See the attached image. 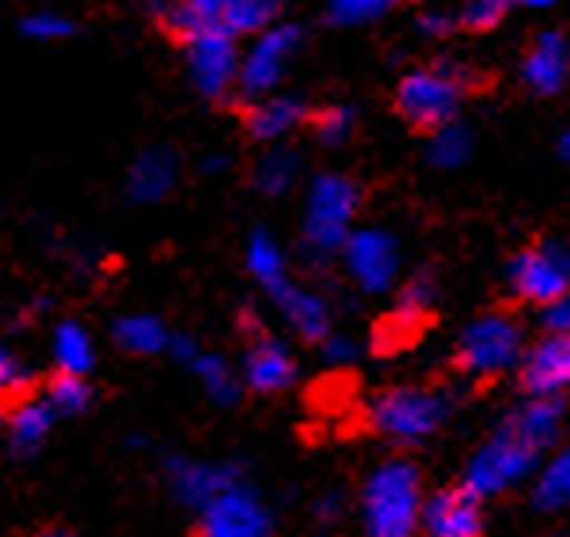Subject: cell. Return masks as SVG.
Segmentation results:
<instances>
[{
  "label": "cell",
  "instance_id": "484cf974",
  "mask_svg": "<svg viewBox=\"0 0 570 537\" xmlns=\"http://www.w3.org/2000/svg\"><path fill=\"white\" fill-rule=\"evenodd\" d=\"M56 358H59V369H67V372H89L92 369L89 335H85L78 324H63L56 332Z\"/></svg>",
  "mask_w": 570,
  "mask_h": 537
},
{
  "label": "cell",
  "instance_id": "f546056e",
  "mask_svg": "<svg viewBox=\"0 0 570 537\" xmlns=\"http://www.w3.org/2000/svg\"><path fill=\"white\" fill-rule=\"evenodd\" d=\"M512 8V0H464V8H460V19H456V27H464V30H493L497 22L504 19V11Z\"/></svg>",
  "mask_w": 570,
  "mask_h": 537
},
{
  "label": "cell",
  "instance_id": "ac0fdd59",
  "mask_svg": "<svg viewBox=\"0 0 570 537\" xmlns=\"http://www.w3.org/2000/svg\"><path fill=\"white\" fill-rule=\"evenodd\" d=\"M431 321V313H423V310H412V306H402L397 302L394 313H386L380 324H375V332H372V350L380 353H397V350H405L412 346L416 339L423 335V328H428Z\"/></svg>",
  "mask_w": 570,
  "mask_h": 537
},
{
  "label": "cell",
  "instance_id": "5bb4252c",
  "mask_svg": "<svg viewBox=\"0 0 570 537\" xmlns=\"http://www.w3.org/2000/svg\"><path fill=\"white\" fill-rule=\"evenodd\" d=\"M244 380L258 394H281L295 380V361L287 346L273 335H254V343L244 358Z\"/></svg>",
  "mask_w": 570,
  "mask_h": 537
},
{
  "label": "cell",
  "instance_id": "74e56055",
  "mask_svg": "<svg viewBox=\"0 0 570 537\" xmlns=\"http://www.w3.org/2000/svg\"><path fill=\"white\" fill-rule=\"evenodd\" d=\"M350 353H354V350H350L343 339H327L324 335V361H350Z\"/></svg>",
  "mask_w": 570,
  "mask_h": 537
},
{
  "label": "cell",
  "instance_id": "603a6c76",
  "mask_svg": "<svg viewBox=\"0 0 570 537\" xmlns=\"http://www.w3.org/2000/svg\"><path fill=\"white\" fill-rule=\"evenodd\" d=\"M281 16V0H228L222 27L228 33H247V30H262Z\"/></svg>",
  "mask_w": 570,
  "mask_h": 537
},
{
  "label": "cell",
  "instance_id": "8d00e7d4",
  "mask_svg": "<svg viewBox=\"0 0 570 537\" xmlns=\"http://www.w3.org/2000/svg\"><path fill=\"white\" fill-rule=\"evenodd\" d=\"M27 33H38V38H63V33H70V27L56 16H38L27 22Z\"/></svg>",
  "mask_w": 570,
  "mask_h": 537
},
{
  "label": "cell",
  "instance_id": "30bf717a",
  "mask_svg": "<svg viewBox=\"0 0 570 537\" xmlns=\"http://www.w3.org/2000/svg\"><path fill=\"white\" fill-rule=\"evenodd\" d=\"M519 383L533 398H552L570 387V332H552L541 343H533L523 358Z\"/></svg>",
  "mask_w": 570,
  "mask_h": 537
},
{
  "label": "cell",
  "instance_id": "83f0119b",
  "mask_svg": "<svg viewBox=\"0 0 570 537\" xmlns=\"http://www.w3.org/2000/svg\"><path fill=\"white\" fill-rule=\"evenodd\" d=\"M402 0H327V16H332V22H372L380 19L383 11L397 8Z\"/></svg>",
  "mask_w": 570,
  "mask_h": 537
},
{
  "label": "cell",
  "instance_id": "ba28073f",
  "mask_svg": "<svg viewBox=\"0 0 570 537\" xmlns=\"http://www.w3.org/2000/svg\"><path fill=\"white\" fill-rule=\"evenodd\" d=\"M185 48H188V67H191V75H196V85L206 96L222 100L236 81L233 33H228L225 27H210V30L196 33Z\"/></svg>",
  "mask_w": 570,
  "mask_h": 537
},
{
  "label": "cell",
  "instance_id": "3957f363",
  "mask_svg": "<svg viewBox=\"0 0 570 537\" xmlns=\"http://www.w3.org/2000/svg\"><path fill=\"white\" fill-rule=\"evenodd\" d=\"M538 460H541V449L533 446L512 420H504L501 431L482 449H475V457L468 463L464 486H471L479 497L501 494L508 486H515L519 479H527Z\"/></svg>",
  "mask_w": 570,
  "mask_h": 537
},
{
  "label": "cell",
  "instance_id": "cb8c5ba5",
  "mask_svg": "<svg viewBox=\"0 0 570 537\" xmlns=\"http://www.w3.org/2000/svg\"><path fill=\"white\" fill-rule=\"evenodd\" d=\"M115 339H118V346H126L132 353H155V350H163L166 332L155 316H129V321L115 328Z\"/></svg>",
  "mask_w": 570,
  "mask_h": 537
},
{
  "label": "cell",
  "instance_id": "4dcf8cb0",
  "mask_svg": "<svg viewBox=\"0 0 570 537\" xmlns=\"http://www.w3.org/2000/svg\"><path fill=\"white\" fill-rule=\"evenodd\" d=\"M295 163L298 158L291 155V152H273L269 158H262V166H258V188L262 192H284L291 185V177H295Z\"/></svg>",
  "mask_w": 570,
  "mask_h": 537
},
{
  "label": "cell",
  "instance_id": "1f68e13d",
  "mask_svg": "<svg viewBox=\"0 0 570 537\" xmlns=\"http://www.w3.org/2000/svg\"><path fill=\"white\" fill-rule=\"evenodd\" d=\"M402 306H412V310H423L431 313V302H434V284H431V273H416L402 287V295H397Z\"/></svg>",
  "mask_w": 570,
  "mask_h": 537
},
{
  "label": "cell",
  "instance_id": "8992f818",
  "mask_svg": "<svg viewBox=\"0 0 570 537\" xmlns=\"http://www.w3.org/2000/svg\"><path fill=\"white\" fill-rule=\"evenodd\" d=\"M523 358V332L512 316L490 313L460 335L456 364L468 375H497Z\"/></svg>",
  "mask_w": 570,
  "mask_h": 537
},
{
  "label": "cell",
  "instance_id": "44dd1931",
  "mask_svg": "<svg viewBox=\"0 0 570 537\" xmlns=\"http://www.w3.org/2000/svg\"><path fill=\"white\" fill-rule=\"evenodd\" d=\"M570 505V446L556 460L544 463L538 486H533V508L538 511H563Z\"/></svg>",
  "mask_w": 570,
  "mask_h": 537
},
{
  "label": "cell",
  "instance_id": "7402d4cb",
  "mask_svg": "<svg viewBox=\"0 0 570 537\" xmlns=\"http://www.w3.org/2000/svg\"><path fill=\"white\" fill-rule=\"evenodd\" d=\"M45 401L52 406V412H63V417H70V412H81L92 401V387L81 380V372L56 369L45 380Z\"/></svg>",
  "mask_w": 570,
  "mask_h": 537
},
{
  "label": "cell",
  "instance_id": "d590c367",
  "mask_svg": "<svg viewBox=\"0 0 570 537\" xmlns=\"http://www.w3.org/2000/svg\"><path fill=\"white\" fill-rule=\"evenodd\" d=\"M544 324L549 332H570V291L563 299L549 302V313H544Z\"/></svg>",
  "mask_w": 570,
  "mask_h": 537
},
{
  "label": "cell",
  "instance_id": "9c48e42d",
  "mask_svg": "<svg viewBox=\"0 0 570 537\" xmlns=\"http://www.w3.org/2000/svg\"><path fill=\"white\" fill-rule=\"evenodd\" d=\"M420 523L434 537H475L482 534V497L471 486L439 490L420 505Z\"/></svg>",
  "mask_w": 570,
  "mask_h": 537
},
{
  "label": "cell",
  "instance_id": "9a60e30c",
  "mask_svg": "<svg viewBox=\"0 0 570 537\" xmlns=\"http://www.w3.org/2000/svg\"><path fill=\"white\" fill-rule=\"evenodd\" d=\"M203 534H228V537H236V534H265L269 530V516L254 505V497L250 494H225V497H217L214 500V508L206 511V523L199 527Z\"/></svg>",
  "mask_w": 570,
  "mask_h": 537
},
{
  "label": "cell",
  "instance_id": "836d02e7",
  "mask_svg": "<svg viewBox=\"0 0 570 537\" xmlns=\"http://www.w3.org/2000/svg\"><path fill=\"white\" fill-rule=\"evenodd\" d=\"M416 27L428 33V38H445V33L456 27V19L442 16V11H423V16L416 19Z\"/></svg>",
  "mask_w": 570,
  "mask_h": 537
},
{
  "label": "cell",
  "instance_id": "4316f807",
  "mask_svg": "<svg viewBox=\"0 0 570 537\" xmlns=\"http://www.w3.org/2000/svg\"><path fill=\"white\" fill-rule=\"evenodd\" d=\"M471 152V140H468V133L453 126V121H445V126L434 129V137H431V163L434 166H460L468 158Z\"/></svg>",
  "mask_w": 570,
  "mask_h": 537
},
{
  "label": "cell",
  "instance_id": "d6a6232c",
  "mask_svg": "<svg viewBox=\"0 0 570 537\" xmlns=\"http://www.w3.org/2000/svg\"><path fill=\"white\" fill-rule=\"evenodd\" d=\"M199 369H203V375H206V383H210V390L222 401H228L236 394V383L228 380V372H225V364L222 361H199Z\"/></svg>",
  "mask_w": 570,
  "mask_h": 537
},
{
  "label": "cell",
  "instance_id": "2e32d148",
  "mask_svg": "<svg viewBox=\"0 0 570 537\" xmlns=\"http://www.w3.org/2000/svg\"><path fill=\"white\" fill-rule=\"evenodd\" d=\"M306 104L302 100H291V96H276V100H265V104H247L239 118L250 137L258 140H269V137H284L287 129H295L298 121H306Z\"/></svg>",
  "mask_w": 570,
  "mask_h": 537
},
{
  "label": "cell",
  "instance_id": "60d3db41",
  "mask_svg": "<svg viewBox=\"0 0 570 537\" xmlns=\"http://www.w3.org/2000/svg\"><path fill=\"white\" fill-rule=\"evenodd\" d=\"M519 4H530V8H549L556 0H519Z\"/></svg>",
  "mask_w": 570,
  "mask_h": 537
},
{
  "label": "cell",
  "instance_id": "8fae6325",
  "mask_svg": "<svg viewBox=\"0 0 570 537\" xmlns=\"http://www.w3.org/2000/svg\"><path fill=\"white\" fill-rule=\"evenodd\" d=\"M346 262L350 273L357 276V284L365 291H383L394 284L397 273V243L386 232L365 228L357 236H346Z\"/></svg>",
  "mask_w": 570,
  "mask_h": 537
},
{
  "label": "cell",
  "instance_id": "d4e9b609",
  "mask_svg": "<svg viewBox=\"0 0 570 537\" xmlns=\"http://www.w3.org/2000/svg\"><path fill=\"white\" fill-rule=\"evenodd\" d=\"M247 265H250V273L262 280L265 287L276 291L281 284H287V276H284V258H281V251H276V243L265 236V232H258V236L250 240V254H247Z\"/></svg>",
  "mask_w": 570,
  "mask_h": 537
},
{
  "label": "cell",
  "instance_id": "f35d334b",
  "mask_svg": "<svg viewBox=\"0 0 570 537\" xmlns=\"http://www.w3.org/2000/svg\"><path fill=\"white\" fill-rule=\"evenodd\" d=\"M16 375H22V372H19V364H16V358L0 350V387L11 383V380H16Z\"/></svg>",
  "mask_w": 570,
  "mask_h": 537
},
{
  "label": "cell",
  "instance_id": "52a82bcc",
  "mask_svg": "<svg viewBox=\"0 0 570 537\" xmlns=\"http://www.w3.org/2000/svg\"><path fill=\"white\" fill-rule=\"evenodd\" d=\"M508 280L519 299L549 306L570 291V251L560 243H533L512 262Z\"/></svg>",
  "mask_w": 570,
  "mask_h": 537
},
{
  "label": "cell",
  "instance_id": "5b68a950",
  "mask_svg": "<svg viewBox=\"0 0 570 537\" xmlns=\"http://www.w3.org/2000/svg\"><path fill=\"white\" fill-rule=\"evenodd\" d=\"M361 192L354 180L324 174L309 188V217H306V243L317 254H332L350 236V217L357 214Z\"/></svg>",
  "mask_w": 570,
  "mask_h": 537
},
{
  "label": "cell",
  "instance_id": "277c9868",
  "mask_svg": "<svg viewBox=\"0 0 570 537\" xmlns=\"http://www.w3.org/2000/svg\"><path fill=\"white\" fill-rule=\"evenodd\" d=\"M445 417V401L423 387H391L372 398L368 423L391 442H423Z\"/></svg>",
  "mask_w": 570,
  "mask_h": 537
},
{
  "label": "cell",
  "instance_id": "ffe728a7",
  "mask_svg": "<svg viewBox=\"0 0 570 537\" xmlns=\"http://www.w3.org/2000/svg\"><path fill=\"white\" fill-rule=\"evenodd\" d=\"M508 420H512V423L519 427V431H523V435L530 438V442L544 453V449H549V446L556 442V438H560L563 406L556 401V394H552V398H533V401H527L523 409H515Z\"/></svg>",
  "mask_w": 570,
  "mask_h": 537
},
{
  "label": "cell",
  "instance_id": "e0dca14e",
  "mask_svg": "<svg viewBox=\"0 0 570 537\" xmlns=\"http://www.w3.org/2000/svg\"><path fill=\"white\" fill-rule=\"evenodd\" d=\"M273 299L281 302V310L287 313V321L298 328L302 339H309V343H321L327 335V328H332V316H327V306L309 295V291H302L295 284H281L273 291Z\"/></svg>",
  "mask_w": 570,
  "mask_h": 537
},
{
  "label": "cell",
  "instance_id": "6da1fadb",
  "mask_svg": "<svg viewBox=\"0 0 570 537\" xmlns=\"http://www.w3.org/2000/svg\"><path fill=\"white\" fill-rule=\"evenodd\" d=\"M475 75L456 64H434V67H420L397 81L394 92V107L412 129L434 133L445 121L456 118V107L464 100V92L471 89Z\"/></svg>",
  "mask_w": 570,
  "mask_h": 537
},
{
  "label": "cell",
  "instance_id": "d6986e66",
  "mask_svg": "<svg viewBox=\"0 0 570 537\" xmlns=\"http://www.w3.org/2000/svg\"><path fill=\"white\" fill-rule=\"evenodd\" d=\"M52 417H56L52 406H48V401H38V394L22 401V406L4 420L11 449H16V453H33V449L45 442L48 427H52Z\"/></svg>",
  "mask_w": 570,
  "mask_h": 537
},
{
  "label": "cell",
  "instance_id": "7a4b0ae2",
  "mask_svg": "<svg viewBox=\"0 0 570 537\" xmlns=\"http://www.w3.org/2000/svg\"><path fill=\"white\" fill-rule=\"evenodd\" d=\"M420 471L409 460H386L365 482L361 511H365L368 534L405 537L420 523Z\"/></svg>",
  "mask_w": 570,
  "mask_h": 537
},
{
  "label": "cell",
  "instance_id": "b9f144b4",
  "mask_svg": "<svg viewBox=\"0 0 570 537\" xmlns=\"http://www.w3.org/2000/svg\"><path fill=\"white\" fill-rule=\"evenodd\" d=\"M512 4H515V0H512Z\"/></svg>",
  "mask_w": 570,
  "mask_h": 537
},
{
  "label": "cell",
  "instance_id": "e575fe53",
  "mask_svg": "<svg viewBox=\"0 0 570 537\" xmlns=\"http://www.w3.org/2000/svg\"><path fill=\"white\" fill-rule=\"evenodd\" d=\"M180 4H188L203 22H210V27H222V16H225L228 0H180Z\"/></svg>",
  "mask_w": 570,
  "mask_h": 537
},
{
  "label": "cell",
  "instance_id": "f1b7e54d",
  "mask_svg": "<svg viewBox=\"0 0 570 537\" xmlns=\"http://www.w3.org/2000/svg\"><path fill=\"white\" fill-rule=\"evenodd\" d=\"M306 121L324 144H338L354 129V111H350V107H321V111H309Z\"/></svg>",
  "mask_w": 570,
  "mask_h": 537
},
{
  "label": "cell",
  "instance_id": "7c38bea8",
  "mask_svg": "<svg viewBox=\"0 0 570 537\" xmlns=\"http://www.w3.org/2000/svg\"><path fill=\"white\" fill-rule=\"evenodd\" d=\"M298 41H302L298 27H273V30H265L262 41L250 48L244 70H239V89H244V92L273 89V85L281 81L287 56L295 52Z\"/></svg>",
  "mask_w": 570,
  "mask_h": 537
},
{
  "label": "cell",
  "instance_id": "ab89813d",
  "mask_svg": "<svg viewBox=\"0 0 570 537\" xmlns=\"http://www.w3.org/2000/svg\"><path fill=\"white\" fill-rule=\"evenodd\" d=\"M560 155L570 163V133H563V140H560Z\"/></svg>",
  "mask_w": 570,
  "mask_h": 537
},
{
  "label": "cell",
  "instance_id": "4fadbf2b",
  "mask_svg": "<svg viewBox=\"0 0 570 537\" xmlns=\"http://www.w3.org/2000/svg\"><path fill=\"white\" fill-rule=\"evenodd\" d=\"M567 78H570V45L563 33L544 30L523 59V81L538 96H552L563 89Z\"/></svg>",
  "mask_w": 570,
  "mask_h": 537
}]
</instances>
